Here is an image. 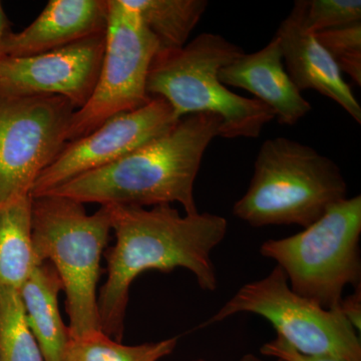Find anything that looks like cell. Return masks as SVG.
<instances>
[{"label": "cell", "mask_w": 361, "mask_h": 361, "mask_svg": "<svg viewBox=\"0 0 361 361\" xmlns=\"http://www.w3.org/2000/svg\"><path fill=\"white\" fill-rule=\"evenodd\" d=\"M115 245L106 252L108 278L97 293L104 334L122 341L130 285L147 271L184 268L204 291L217 289L211 254L228 232V221L212 213L180 215L171 204L146 209L110 205Z\"/></svg>", "instance_id": "1"}, {"label": "cell", "mask_w": 361, "mask_h": 361, "mask_svg": "<svg viewBox=\"0 0 361 361\" xmlns=\"http://www.w3.org/2000/svg\"><path fill=\"white\" fill-rule=\"evenodd\" d=\"M221 127L222 118L213 114L184 116L166 134L47 194L101 206L146 208L179 203L188 215H193L199 212L195 180L204 154L220 135Z\"/></svg>", "instance_id": "2"}, {"label": "cell", "mask_w": 361, "mask_h": 361, "mask_svg": "<svg viewBox=\"0 0 361 361\" xmlns=\"http://www.w3.org/2000/svg\"><path fill=\"white\" fill-rule=\"evenodd\" d=\"M85 204L47 194L32 198V244L37 264L49 262L66 293L70 339L102 331L97 284L111 230L109 206L87 215Z\"/></svg>", "instance_id": "3"}, {"label": "cell", "mask_w": 361, "mask_h": 361, "mask_svg": "<svg viewBox=\"0 0 361 361\" xmlns=\"http://www.w3.org/2000/svg\"><path fill=\"white\" fill-rule=\"evenodd\" d=\"M345 198L348 184L331 159L279 137L260 147L250 185L233 214L252 227L298 225L304 229Z\"/></svg>", "instance_id": "4"}, {"label": "cell", "mask_w": 361, "mask_h": 361, "mask_svg": "<svg viewBox=\"0 0 361 361\" xmlns=\"http://www.w3.org/2000/svg\"><path fill=\"white\" fill-rule=\"evenodd\" d=\"M243 51L222 35L202 33L180 49L159 52L149 68L147 90L168 102L178 120L193 114L222 118L220 137H258L275 115L262 102L230 92L219 71Z\"/></svg>", "instance_id": "5"}, {"label": "cell", "mask_w": 361, "mask_h": 361, "mask_svg": "<svg viewBox=\"0 0 361 361\" xmlns=\"http://www.w3.org/2000/svg\"><path fill=\"white\" fill-rule=\"evenodd\" d=\"M361 197L345 198L302 231L260 246L284 271L289 286L326 310H337L344 289L361 281Z\"/></svg>", "instance_id": "6"}, {"label": "cell", "mask_w": 361, "mask_h": 361, "mask_svg": "<svg viewBox=\"0 0 361 361\" xmlns=\"http://www.w3.org/2000/svg\"><path fill=\"white\" fill-rule=\"evenodd\" d=\"M239 313L264 318L276 330L277 336L304 355L361 361L360 334L339 308L326 310L295 293L279 266L267 276L243 285L200 327L223 322Z\"/></svg>", "instance_id": "7"}, {"label": "cell", "mask_w": 361, "mask_h": 361, "mask_svg": "<svg viewBox=\"0 0 361 361\" xmlns=\"http://www.w3.org/2000/svg\"><path fill=\"white\" fill-rule=\"evenodd\" d=\"M106 47L90 101L71 116L66 141L96 130L113 116L141 109L153 99L147 90L158 40L125 0H108Z\"/></svg>", "instance_id": "8"}, {"label": "cell", "mask_w": 361, "mask_h": 361, "mask_svg": "<svg viewBox=\"0 0 361 361\" xmlns=\"http://www.w3.org/2000/svg\"><path fill=\"white\" fill-rule=\"evenodd\" d=\"M75 111L63 97L0 92V207L30 196L68 144Z\"/></svg>", "instance_id": "9"}, {"label": "cell", "mask_w": 361, "mask_h": 361, "mask_svg": "<svg viewBox=\"0 0 361 361\" xmlns=\"http://www.w3.org/2000/svg\"><path fill=\"white\" fill-rule=\"evenodd\" d=\"M179 121L160 97H153L141 109L113 116L90 134L68 142L35 180L30 195L37 198L78 176L110 165L166 134Z\"/></svg>", "instance_id": "10"}, {"label": "cell", "mask_w": 361, "mask_h": 361, "mask_svg": "<svg viewBox=\"0 0 361 361\" xmlns=\"http://www.w3.org/2000/svg\"><path fill=\"white\" fill-rule=\"evenodd\" d=\"M106 33L54 51L0 61V92L65 97L75 110L90 101L103 63Z\"/></svg>", "instance_id": "11"}, {"label": "cell", "mask_w": 361, "mask_h": 361, "mask_svg": "<svg viewBox=\"0 0 361 361\" xmlns=\"http://www.w3.org/2000/svg\"><path fill=\"white\" fill-rule=\"evenodd\" d=\"M281 45L287 73L297 89L314 90L329 97L361 123V106L336 61L302 23V0L294 2L276 35Z\"/></svg>", "instance_id": "12"}, {"label": "cell", "mask_w": 361, "mask_h": 361, "mask_svg": "<svg viewBox=\"0 0 361 361\" xmlns=\"http://www.w3.org/2000/svg\"><path fill=\"white\" fill-rule=\"evenodd\" d=\"M281 45L277 37L253 54L238 58L219 71L220 82L251 92L274 113L282 126L296 125L311 110L300 90L285 70Z\"/></svg>", "instance_id": "13"}, {"label": "cell", "mask_w": 361, "mask_h": 361, "mask_svg": "<svg viewBox=\"0 0 361 361\" xmlns=\"http://www.w3.org/2000/svg\"><path fill=\"white\" fill-rule=\"evenodd\" d=\"M108 0H51L32 25L13 33L7 59L26 58L106 33Z\"/></svg>", "instance_id": "14"}, {"label": "cell", "mask_w": 361, "mask_h": 361, "mask_svg": "<svg viewBox=\"0 0 361 361\" xmlns=\"http://www.w3.org/2000/svg\"><path fill=\"white\" fill-rule=\"evenodd\" d=\"M61 291H63V282L49 262L35 266L20 289L26 319L44 361H65L70 342L68 327L59 307Z\"/></svg>", "instance_id": "15"}, {"label": "cell", "mask_w": 361, "mask_h": 361, "mask_svg": "<svg viewBox=\"0 0 361 361\" xmlns=\"http://www.w3.org/2000/svg\"><path fill=\"white\" fill-rule=\"evenodd\" d=\"M32 197L0 207V285L20 290L37 265L32 244Z\"/></svg>", "instance_id": "16"}, {"label": "cell", "mask_w": 361, "mask_h": 361, "mask_svg": "<svg viewBox=\"0 0 361 361\" xmlns=\"http://www.w3.org/2000/svg\"><path fill=\"white\" fill-rule=\"evenodd\" d=\"M155 35L160 51H178L205 13L206 0H125Z\"/></svg>", "instance_id": "17"}, {"label": "cell", "mask_w": 361, "mask_h": 361, "mask_svg": "<svg viewBox=\"0 0 361 361\" xmlns=\"http://www.w3.org/2000/svg\"><path fill=\"white\" fill-rule=\"evenodd\" d=\"M179 337L123 345L103 331L82 338L70 339L65 361H159L175 350Z\"/></svg>", "instance_id": "18"}, {"label": "cell", "mask_w": 361, "mask_h": 361, "mask_svg": "<svg viewBox=\"0 0 361 361\" xmlns=\"http://www.w3.org/2000/svg\"><path fill=\"white\" fill-rule=\"evenodd\" d=\"M0 361H44L20 290L0 285Z\"/></svg>", "instance_id": "19"}, {"label": "cell", "mask_w": 361, "mask_h": 361, "mask_svg": "<svg viewBox=\"0 0 361 361\" xmlns=\"http://www.w3.org/2000/svg\"><path fill=\"white\" fill-rule=\"evenodd\" d=\"M361 23L360 0H302V23L318 33Z\"/></svg>", "instance_id": "20"}, {"label": "cell", "mask_w": 361, "mask_h": 361, "mask_svg": "<svg viewBox=\"0 0 361 361\" xmlns=\"http://www.w3.org/2000/svg\"><path fill=\"white\" fill-rule=\"evenodd\" d=\"M341 73L361 85V23L315 33Z\"/></svg>", "instance_id": "21"}, {"label": "cell", "mask_w": 361, "mask_h": 361, "mask_svg": "<svg viewBox=\"0 0 361 361\" xmlns=\"http://www.w3.org/2000/svg\"><path fill=\"white\" fill-rule=\"evenodd\" d=\"M260 353L267 357L283 361H345L334 356L304 355L292 348L279 336L263 344Z\"/></svg>", "instance_id": "22"}, {"label": "cell", "mask_w": 361, "mask_h": 361, "mask_svg": "<svg viewBox=\"0 0 361 361\" xmlns=\"http://www.w3.org/2000/svg\"><path fill=\"white\" fill-rule=\"evenodd\" d=\"M339 310L344 317L350 322L353 329L360 334L361 329V284L355 287L351 295L342 298L339 304Z\"/></svg>", "instance_id": "23"}, {"label": "cell", "mask_w": 361, "mask_h": 361, "mask_svg": "<svg viewBox=\"0 0 361 361\" xmlns=\"http://www.w3.org/2000/svg\"><path fill=\"white\" fill-rule=\"evenodd\" d=\"M13 33L11 21L7 18L4 6L0 2V61L7 59V42Z\"/></svg>", "instance_id": "24"}, {"label": "cell", "mask_w": 361, "mask_h": 361, "mask_svg": "<svg viewBox=\"0 0 361 361\" xmlns=\"http://www.w3.org/2000/svg\"><path fill=\"white\" fill-rule=\"evenodd\" d=\"M238 361H266L262 360V358L258 357V356L251 355V353H248V355H245L242 356L241 358ZM273 361H283L280 360H274Z\"/></svg>", "instance_id": "25"}, {"label": "cell", "mask_w": 361, "mask_h": 361, "mask_svg": "<svg viewBox=\"0 0 361 361\" xmlns=\"http://www.w3.org/2000/svg\"><path fill=\"white\" fill-rule=\"evenodd\" d=\"M193 361H209V360H204V358H199V360H195Z\"/></svg>", "instance_id": "26"}]
</instances>
